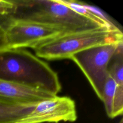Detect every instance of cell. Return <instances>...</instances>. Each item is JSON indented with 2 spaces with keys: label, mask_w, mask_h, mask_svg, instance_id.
Instances as JSON below:
<instances>
[{
  "label": "cell",
  "mask_w": 123,
  "mask_h": 123,
  "mask_svg": "<svg viewBox=\"0 0 123 123\" xmlns=\"http://www.w3.org/2000/svg\"><path fill=\"white\" fill-rule=\"evenodd\" d=\"M0 80L57 96L61 85L47 62L25 49L0 50Z\"/></svg>",
  "instance_id": "cell-1"
},
{
  "label": "cell",
  "mask_w": 123,
  "mask_h": 123,
  "mask_svg": "<svg viewBox=\"0 0 123 123\" xmlns=\"http://www.w3.org/2000/svg\"><path fill=\"white\" fill-rule=\"evenodd\" d=\"M13 20L35 22L61 27L66 32L101 27L83 16L61 0H13Z\"/></svg>",
  "instance_id": "cell-2"
},
{
  "label": "cell",
  "mask_w": 123,
  "mask_h": 123,
  "mask_svg": "<svg viewBox=\"0 0 123 123\" xmlns=\"http://www.w3.org/2000/svg\"><path fill=\"white\" fill-rule=\"evenodd\" d=\"M123 41L120 29L107 26L66 32L34 49L36 55L48 60L70 59L74 54L111 42Z\"/></svg>",
  "instance_id": "cell-3"
},
{
  "label": "cell",
  "mask_w": 123,
  "mask_h": 123,
  "mask_svg": "<svg viewBox=\"0 0 123 123\" xmlns=\"http://www.w3.org/2000/svg\"><path fill=\"white\" fill-rule=\"evenodd\" d=\"M123 41L96 46L74 54L71 57L86 76L97 97L102 100L108 66Z\"/></svg>",
  "instance_id": "cell-4"
},
{
  "label": "cell",
  "mask_w": 123,
  "mask_h": 123,
  "mask_svg": "<svg viewBox=\"0 0 123 123\" xmlns=\"http://www.w3.org/2000/svg\"><path fill=\"white\" fill-rule=\"evenodd\" d=\"M66 33L61 27L35 22L12 19L4 30L6 49H36Z\"/></svg>",
  "instance_id": "cell-5"
},
{
  "label": "cell",
  "mask_w": 123,
  "mask_h": 123,
  "mask_svg": "<svg viewBox=\"0 0 123 123\" xmlns=\"http://www.w3.org/2000/svg\"><path fill=\"white\" fill-rule=\"evenodd\" d=\"M77 118L74 101L68 97L56 96L35 105L32 111L18 123L74 122Z\"/></svg>",
  "instance_id": "cell-6"
},
{
  "label": "cell",
  "mask_w": 123,
  "mask_h": 123,
  "mask_svg": "<svg viewBox=\"0 0 123 123\" xmlns=\"http://www.w3.org/2000/svg\"><path fill=\"white\" fill-rule=\"evenodd\" d=\"M55 96L49 92L0 80V102L10 104L35 105Z\"/></svg>",
  "instance_id": "cell-7"
},
{
  "label": "cell",
  "mask_w": 123,
  "mask_h": 123,
  "mask_svg": "<svg viewBox=\"0 0 123 123\" xmlns=\"http://www.w3.org/2000/svg\"><path fill=\"white\" fill-rule=\"evenodd\" d=\"M35 105L10 104L0 102V123H18L32 111Z\"/></svg>",
  "instance_id": "cell-8"
},
{
  "label": "cell",
  "mask_w": 123,
  "mask_h": 123,
  "mask_svg": "<svg viewBox=\"0 0 123 123\" xmlns=\"http://www.w3.org/2000/svg\"><path fill=\"white\" fill-rule=\"evenodd\" d=\"M112 60L114 61L109 62L108 74L117 85H123V43L120 44Z\"/></svg>",
  "instance_id": "cell-9"
},
{
  "label": "cell",
  "mask_w": 123,
  "mask_h": 123,
  "mask_svg": "<svg viewBox=\"0 0 123 123\" xmlns=\"http://www.w3.org/2000/svg\"><path fill=\"white\" fill-rule=\"evenodd\" d=\"M116 86L117 84L115 82L108 74L106 79L105 84L104 85L102 101H103L104 103L107 115L111 118H112V114L113 99H114Z\"/></svg>",
  "instance_id": "cell-10"
},
{
  "label": "cell",
  "mask_w": 123,
  "mask_h": 123,
  "mask_svg": "<svg viewBox=\"0 0 123 123\" xmlns=\"http://www.w3.org/2000/svg\"><path fill=\"white\" fill-rule=\"evenodd\" d=\"M123 112V85H117L112 103V118L122 115Z\"/></svg>",
  "instance_id": "cell-11"
},
{
  "label": "cell",
  "mask_w": 123,
  "mask_h": 123,
  "mask_svg": "<svg viewBox=\"0 0 123 123\" xmlns=\"http://www.w3.org/2000/svg\"><path fill=\"white\" fill-rule=\"evenodd\" d=\"M14 9V4L13 0L4 1L0 0V14L5 16H11Z\"/></svg>",
  "instance_id": "cell-12"
},
{
  "label": "cell",
  "mask_w": 123,
  "mask_h": 123,
  "mask_svg": "<svg viewBox=\"0 0 123 123\" xmlns=\"http://www.w3.org/2000/svg\"><path fill=\"white\" fill-rule=\"evenodd\" d=\"M12 19L10 16H5L0 14V30H3L4 31L5 29L10 24Z\"/></svg>",
  "instance_id": "cell-13"
},
{
  "label": "cell",
  "mask_w": 123,
  "mask_h": 123,
  "mask_svg": "<svg viewBox=\"0 0 123 123\" xmlns=\"http://www.w3.org/2000/svg\"><path fill=\"white\" fill-rule=\"evenodd\" d=\"M6 43L5 40L4 31L3 30H0V50L6 49Z\"/></svg>",
  "instance_id": "cell-14"
},
{
  "label": "cell",
  "mask_w": 123,
  "mask_h": 123,
  "mask_svg": "<svg viewBox=\"0 0 123 123\" xmlns=\"http://www.w3.org/2000/svg\"><path fill=\"white\" fill-rule=\"evenodd\" d=\"M118 123H123V118H121V120H120V122H119Z\"/></svg>",
  "instance_id": "cell-15"
}]
</instances>
